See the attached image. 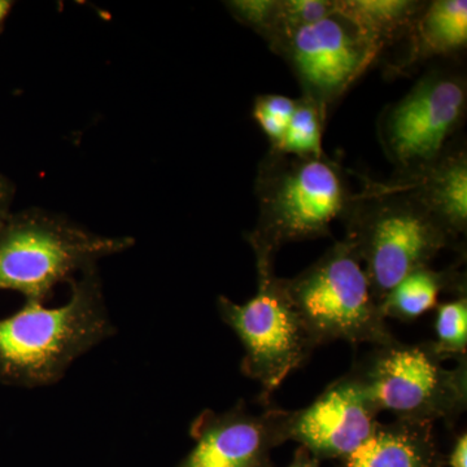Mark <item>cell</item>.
<instances>
[{
	"label": "cell",
	"mask_w": 467,
	"mask_h": 467,
	"mask_svg": "<svg viewBox=\"0 0 467 467\" xmlns=\"http://www.w3.org/2000/svg\"><path fill=\"white\" fill-rule=\"evenodd\" d=\"M57 308L26 301L0 318V384L36 389L60 382L77 358L116 334L97 267L69 284Z\"/></svg>",
	"instance_id": "6da1fadb"
},
{
	"label": "cell",
	"mask_w": 467,
	"mask_h": 467,
	"mask_svg": "<svg viewBox=\"0 0 467 467\" xmlns=\"http://www.w3.org/2000/svg\"><path fill=\"white\" fill-rule=\"evenodd\" d=\"M254 190L259 220L247 241L256 260L265 261H275L288 243L330 236L334 221L346 218L356 196L342 168L326 155L269 152Z\"/></svg>",
	"instance_id": "7a4b0ae2"
},
{
	"label": "cell",
	"mask_w": 467,
	"mask_h": 467,
	"mask_svg": "<svg viewBox=\"0 0 467 467\" xmlns=\"http://www.w3.org/2000/svg\"><path fill=\"white\" fill-rule=\"evenodd\" d=\"M352 245L378 303L410 273L431 266L456 243L444 226L401 182L374 184L355 196L344 218Z\"/></svg>",
	"instance_id": "3957f363"
},
{
	"label": "cell",
	"mask_w": 467,
	"mask_h": 467,
	"mask_svg": "<svg viewBox=\"0 0 467 467\" xmlns=\"http://www.w3.org/2000/svg\"><path fill=\"white\" fill-rule=\"evenodd\" d=\"M130 236L95 234L61 214L30 209L0 230V291L46 304L58 284L69 285L98 261L130 250Z\"/></svg>",
	"instance_id": "277c9868"
},
{
	"label": "cell",
	"mask_w": 467,
	"mask_h": 467,
	"mask_svg": "<svg viewBox=\"0 0 467 467\" xmlns=\"http://www.w3.org/2000/svg\"><path fill=\"white\" fill-rule=\"evenodd\" d=\"M292 306L317 344L395 342L358 254L346 239L294 278H282Z\"/></svg>",
	"instance_id": "5b68a950"
},
{
	"label": "cell",
	"mask_w": 467,
	"mask_h": 467,
	"mask_svg": "<svg viewBox=\"0 0 467 467\" xmlns=\"http://www.w3.org/2000/svg\"><path fill=\"white\" fill-rule=\"evenodd\" d=\"M431 343L395 342L374 349L350 371L378 413L451 427L467 407V361L445 368Z\"/></svg>",
	"instance_id": "8992f818"
},
{
	"label": "cell",
	"mask_w": 467,
	"mask_h": 467,
	"mask_svg": "<svg viewBox=\"0 0 467 467\" xmlns=\"http://www.w3.org/2000/svg\"><path fill=\"white\" fill-rule=\"evenodd\" d=\"M256 266V295L244 304L220 296L217 308L244 348L242 373L260 383L261 399L267 401L292 371L308 361L317 344L275 275V261L257 260Z\"/></svg>",
	"instance_id": "52a82bcc"
},
{
	"label": "cell",
	"mask_w": 467,
	"mask_h": 467,
	"mask_svg": "<svg viewBox=\"0 0 467 467\" xmlns=\"http://www.w3.org/2000/svg\"><path fill=\"white\" fill-rule=\"evenodd\" d=\"M466 81L451 70L423 76L380 119V142L401 178L434 164L465 119Z\"/></svg>",
	"instance_id": "ba28073f"
},
{
	"label": "cell",
	"mask_w": 467,
	"mask_h": 467,
	"mask_svg": "<svg viewBox=\"0 0 467 467\" xmlns=\"http://www.w3.org/2000/svg\"><path fill=\"white\" fill-rule=\"evenodd\" d=\"M382 51L376 36L339 5L334 14L292 33L275 50L290 64L303 97L326 116Z\"/></svg>",
	"instance_id": "9c48e42d"
},
{
	"label": "cell",
	"mask_w": 467,
	"mask_h": 467,
	"mask_svg": "<svg viewBox=\"0 0 467 467\" xmlns=\"http://www.w3.org/2000/svg\"><path fill=\"white\" fill-rule=\"evenodd\" d=\"M378 411L352 371L331 383L312 404L285 410V441H296L318 461L343 460L376 429Z\"/></svg>",
	"instance_id": "30bf717a"
},
{
	"label": "cell",
	"mask_w": 467,
	"mask_h": 467,
	"mask_svg": "<svg viewBox=\"0 0 467 467\" xmlns=\"http://www.w3.org/2000/svg\"><path fill=\"white\" fill-rule=\"evenodd\" d=\"M284 413L254 414L243 401L221 413L202 411L190 426L195 445L177 467H275L272 451L285 442Z\"/></svg>",
	"instance_id": "8fae6325"
},
{
	"label": "cell",
	"mask_w": 467,
	"mask_h": 467,
	"mask_svg": "<svg viewBox=\"0 0 467 467\" xmlns=\"http://www.w3.org/2000/svg\"><path fill=\"white\" fill-rule=\"evenodd\" d=\"M337 467H445L434 425L414 420L378 422L367 441Z\"/></svg>",
	"instance_id": "7c38bea8"
},
{
	"label": "cell",
	"mask_w": 467,
	"mask_h": 467,
	"mask_svg": "<svg viewBox=\"0 0 467 467\" xmlns=\"http://www.w3.org/2000/svg\"><path fill=\"white\" fill-rule=\"evenodd\" d=\"M399 182L416 193L417 198L444 226L459 239L467 229V156L465 150H451L425 171Z\"/></svg>",
	"instance_id": "4fadbf2b"
},
{
	"label": "cell",
	"mask_w": 467,
	"mask_h": 467,
	"mask_svg": "<svg viewBox=\"0 0 467 467\" xmlns=\"http://www.w3.org/2000/svg\"><path fill=\"white\" fill-rule=\"evenodd\" d=\"M466 295L465 276L453 269L422 267L405 276L380 303L384 317L413 322L438 306L441 292Z\"/></svg>",
	"instance_id": "5bb4252c"
},
{
	"label": "cell",
	"mask_w": 467,
	"mask_h": 467,
	"mask_svg": "<svg viewBox=\"0 0 467 467\" xmlns=\"http://www.w3.org/2000/svg\"><path fill=\"white\" fill-rule=\"evenodd\" d=\"M409 36L416 60L462 51L467 43L466 0L426 3Z\"/></svg>",
	"instance_id": "9a60e30c"
},
{
	"label": "cell",
	"mask_w": 467,
	"mask_h": 467,
	"mask_svg": "<svg viewBox=\"0 0 467 467\" xmlns=\"http://www.w3.org/2000/svg\"><path fill=\"white\" fill-rule=\"evenodd\" d=\"M339 8L359 21L382 45L410 34L425 8V2L413 0H337Z\"/></svg>",
	"instance_id": "2e32d148"
},
{
	"label": "cell",
	"mask_w": 467,
	"mask_h": 467,
	"mask_svg": "<svg viewBox=\"0 0 467 467\" xmlns=\"http://www.w3.org/2000/svg\"><path fill=\"white\" fill-rule=\"evenodd\" d=\"M327 116L319 109L315 101L301 97L296 99L294 115L288 122L284 140L270 152L284 153V155L309 156L325 155L322 150V133Z\"/></svg>",
	"instance_id": "e0dca14e"
},
{
	"label": "cell",
	"mask_w": 467,
	"mask_h": 467,
	"mask_svg": "<svg viewBox=\"0 0 467 467\" xmlns=\"http://www.w3.org/2000/svg\"><path fill=\"white\" fill-rule=\"evenodd\" d=\"M435 340H431L436 355L445 359L466 358L467 349V296L436 306Z\"/></svg>",
	"instance_id": "ac0fdd59"
},
{
	"label": "cell",
	"mask_w": 467,
	"mask_h": 467,
	"mask_svg": "<svg viewBox=\"0 0 467 467\" xmlns=\"http://www.w3.org/2000/svg\"><path fill=\"white\" fill-rule=\"evenodd\" d=\"M337 9V0H278L275 32L269 42L270 48L275 51L292 33L317 23Z\"/></svg>",
	"instance_id": "d6986e66"
},
{
	"label": "cell",
	"mask_w": 467,
	"mask_h": 467,
	"mask_svg": "<svg viewBox=\"0 0 467 467\" xmlns=\"http://www.w3.org/2000/svg\"><path fill=\"white\" fill-rule=\"evenodd\" d=\"M232 16L242 26L251 27L267 43L275 32L278 0H232L225 2Z\"/></svg>",
	"instance_id": "ffe728a7"
},
{
	"label": "cell",
	"mask_w": 467,
	"mask_h": 467,
	"mask_svg": "<svg viewBox=\"0 0 467 467\" xmlns=\"http://www.w3.org/2000/svg\"><path fill=\"white\" fill-rule=\"evenodd\" d=\"M295 106H296V100L284 95H261L254 100V109L275 117L288 124L294 115Z\"/></svg>",
	"instance_id": "44dd1931"
},
{
	"label": "cell",
	"mask_w": 467,
	"mask_h": 467,
	"mask_svg": "<svg viewBox=\"0 0 467 467\" xmlns=\"http://www.w3.org/2000/svg\"><path fill=\"white\" fill-rule=\"evenodd\" d=\"M445 466L467 467V434L457 436L450 453L445 454Z\"/></svg>",
	"instance_id": "7402d4cb"
},
{
	"label": "cell",
	"mask_w": 467,
	"mask_h": 467,
	"mask_svg": "<svg viewBox=\"0 0 467 467\" xmlns=\"http://www.w3.org/2000/svg\"><path fill=\"white\" fill-rule=\"evenodd\" d=\"M12 198V187L8 183L3 175H0V230L7 223L8 218L11 217L8 214L9 202Z\"/></svg>",
	"instance_id": "603a6c76"
},
{
	"label": "cell",
	"mask_w": 467,
	"mask_h": 467,
	"mask_svg": "<svg viewBox=\"0 0 467 467\" xmlns=\"http://www.w3.org/2000/svg\"><path fill=\"white\" fill-rule=\"evenodd\" d=\"M287 467H321V461L316 459L306 448L299 447Z\"/></svg>",
	"instance_id": "cb8c5ba5"
},
{
	"label": "cell",
	"mask_w": 467,
	"mask_h": 467,
	"mask_svg": "<svg viewBox=\"0 0 467 467\" xmlns=\"http://www.w3.org/2000/svg\"><path fill=\"white\" fill-rule=\"evenodd\" d=\"M12 5L14 3L9 2V0H0V24L5 20V17L8 16L9 11L12 9Z\"/></svg>",
	"instance_id": "d4e9b609"
}]
</instances>
